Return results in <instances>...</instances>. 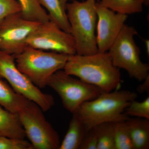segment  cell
Returning <instances> with one entry per match:
<instances>
[{
    "mask_svg": "<svg viewBox=\"0 0 149 149\" xmlns=\"http://www.w3.org/2000/svg\"><path fill=\"white\" fill-rule=\"evenodd\" d=\"M42 111L31 101L18 113L26 136L34 149H59L61 143L58 133L46 119Z\"/></svg>",
    "mask_w": 149,
    "mask_h": 149,
    "instance_id": "7",
    "label": "cell"
},
{
    "mask_svg": "<svg viewBox=\"0 0 149 149\" xmlns=\"http://www.w3.org/2000/svg\"><path fill=\"white\" fill-rule=\"evenodd\" d=\"M145 44H146V50H147V53L148 54V55H149V40H145Z\"/></svg>",
    "mask_w": 149,
    "mask_h": 149,
    "instance_id": "26",
    "label": "cell"
},
{
    "mask_svg": "<svg viewBox=\"0 0 149 149\" xmlns=\"http://www.w3.org/2000/svg\"><path fill=\"white\" fill-rule=\"evenodd\" d=\"M97 16L96 39L98 52H107L117 38L128 15L117 13L96 3Z\"/></svg>",
    "mask_w": 149,
    "mask_h": 149,
    "instance_id": "11",
    "label": "cell"
},
{
    "mask_svg": "<svg viewBox=\"0 0 149 149\" xmlns=\"http://www.w3.org/2000/svg\"><path fill=\"white\" fill-rule=\"evenodd\" d=\"M125 112L128 116L149 120V96L142 102H138L135 100L130 102Z\"/></svg>",
    "mask_w": 149,
    "mask_h": 149,
    "instance_id": "21",
    "label": "cell"
},
{
    "mask_svg": "<svg viewBox=\"0 0 149 149\" xmlns=\"http://www.w3.org/2000/svg\"><path fill=\"white\" fill-rule=\"evenodd\" d=\"M31 102L17 93L7 83L0 79V105L3 107L18 113Z\"/></svg>",
    "mask_w": 149,
    "mask_h": 149,
    "instance_id": "16",
    "label": "cell"
},
{
    "mask_svg": "<svg viewBox=\"0 0 149 149\" xmlns=\"http://www.w3.org/2000/svg\"><path fill=\"white\" fill-rule=\"evenodd\" d=\"M0 79H5L15 92L37 104L43 111L54 105L52 96L42 92L19 70L15 56L1 50Z\"/></svg>",
    "mask_w": 149,
    "mask_h": 149,
    "instance_id": "8",
    "label": "cell"
},
{
    "mask_svg": "<svg viewBox=\"0 0 149 149\" xmlns=\"http://www.w3.org/2000/svg\"><path fill=\"white\" fill-rule=\"evenodd\" d=\"M96 126L98 138L97 149H116L114 123H104Z\"/></svg>",
    "mask_w": 149,
    "mask_h": 149,
    "instance_id": "19",
    "label": "cell"
},
{
    "mask_svg": "<svg viewBox=\"0 0 149 149\" xmlns=\"http://www.w3.org/2000/svg\"><path fill=\"white\" fill-rule=\"evenodd\" d=\"M89 130L77 112L73 113L68 129L59 149H80Z\"/></svg>",
    "mask_w": 149,
    "mask_h": 149,
    "instance_id": "12",
    "label": "cell"
},
{
    "mask_svg": "<svg viewBox=\"0 0 149 149\" xmlns=\"http://www.w3.org/2000/svg\"><path fill=\"white\" fill-rule=\"evenodd\" d=\"M116 149H134L125 121L114 123Z\"/></svg>",
    "mask_w": 149,
    "mask_h": 149,
    "instance_id": "20",
    "label": "cell"
},
{
    "mask_svg": "<svg viewBox=\"0 0 149 149\" xmlns=\"http://www.w3.org/2000/svg\"><path fill=\"white\" fill-rule=\"evenodd\" d=\"M97 1H99V0H97Z\"/></svg>",
    "mask_w": 149,
    "mask_h": 149,
    "instance_id": "27",
    "label": "cell"
},
{
    "mask_svg": "<svg viewBox=\"0 0 149 149\" xmlns=\"http://www.w3.org/2000/svg\"><path fill=\"white\" fill-rule=\"evenodd\" d=\"M69 56L27 46L14 56L19 70L34 85L43 89L47 86L48 81L54 73L63 69Z\"/></svg>",
    "mask_w": 149,
    "mask_h": 149,
    "instance_id": "4",
    "label": "cell"
},
{
    "mask_svg": "<svg viewBox=\"0 0 149 149\" xmlns=\"http://www.w3.org/2000/svg\"><path fill=\"white\" fill-rule=\"evenodd\" d=\"M21 8L24 18L30 21L43 23L50 20L47 11L40 5L39 0H16Z\"/></svg>",
    "mask_w": 149,
    "mask_h": 149,
    "instance_id": "18",
    "label": "cell"
},
{
    "mask_svg": "<svg viewBox=\"0 0 149 149\" xmlns=\"http://www.w3.org/2000/svg\"><path fill=\"white\" fill-rule=\"evenodd\" d=\"M96 0L82 2L73 0L67 5L70 34L74 39L77 54L87 55L98 52L96 39Z\"/></svg>",
    "mask_w": 149,
    "mask_h": 149,
    "instance_id": "3",
    "label": "cell"
},
{
    "mask_svg": "<svg viewBox=\"0 0 149 149\" xmlns=\"http://www.w3.org/2000/svg\"><path fill=\"white\" fill-rule=\"evenodd\" d=\"M0 149H34L30 142L24 139L0 136Z\"/></svg>",
    "mask_w": 149,
    "mask_h": 149,
    "instance_id": "22",
    "label": "cell"
},
{
    "mask_svg": "<svg viewBox=\"0 0 149 149\" xmlns=\"http://www.w3.org/2000/svg\"><path fill=\"white\" fill-rule=\"evenodd\" d=\"M21 10V7L16 0H0V26L9 15Z\"/></svg>",
    "mask_w": 149,
    "mask_h": 149,
    "instance_id": "23",
    "label": "cell"
},
{
    "mask_svg": "<svg viewBox=\"0 0 149 149\" xmlns=\"http://www.w3.org/2000/svg\"><path fill=\"white\" fill-rule=\"evenodd\" d=\"M137 97V93L128 91L102 92L75 112L89 130L104 123L124 122L129 118L125 112L126 108Z\"/></svg>",
    "mask_w": 149,
    "mask_h": 149,
    "instance_id": "2",
    "label": "cell"
},
{
    "mask_svg": "<svg viewBox=\"0 0 149 149\" xmlns=\"http://www.w3.org/2000/svg\"><path fill=\"white\" fill-rule=\"evenodd\" d=\"M40 23L24 18L20 12L11 14L0 26V50L15 56L27 47L29 35Z\"/></svg>",
    "mask_w": 149,
    "mask_h": 149,
    "instance_id": "10",
    "label": "cell"
},
{
    "mask_svg": "<svg viewBox=\"0 0 149 149\" xmlns=\"http://www.w3.org/2000/svg\"><path fill=\"white\" fill-rule=\"evenodd\" d=\"M137 34L134 27L125 24L107 52L115 66L142 82L149 75V65L141 61L140 48L134 40Z\"/></svg>",
    "mask_w": 149,
    "mask_h": 149,
    "instance_id": "5",
    "label": "cell"
},
{
    "mask_svg": "<svg viewBox=\"0 0 149 149\" xmlns=\"http://www.w3.org/2000/svg\"><path fill=\"white\" fill-rule=\"evenodd\" d=\"M27 43L29 47L42 50L68 55L76 54L75 43L72 35L50 19L40 23L29 35Z\"/></svg>",
    "mask_w": 149,
    "mask_h": 149,
    "instance_id": "9",
    "label": "cell"
},
{
    "mask_svg": "<svg viewBox=\"0 0 149 149\" xmlns=\"http://www.w3.org/2000/svg\"><path fill=\"white\" fill-rule=\"evenodd\" d=\"M100 5L117 13L133 14L143 10V0H99Z\"/></svg>",
    "mask_w": 149,
    "mask_h": 149,
    "instance_id": "17",
    "label": "cell"
},
{
    "mask_svg": "<svg viewBox=\"0 0 149 149\" xmlns=\"http://www.w3.org/2000/svg\"><path fill=\"white\" fill-rule=\"evenodd\" d=\"M63 70L103 92L117 90L120 85L119 69L114 66L108 52L69 55Z\"/></svg>",
    "mask_w": 149,
    "mask_h": 149,
    "instance_id": "1",
    "label": "cell"
},
{
    "mask_svg": "<svg viewBox=\"0 0 149 149\" xmlns=\"http://www.w3.org/2000/svg\"><path fill=\"white\" fill-rule=\"evenodd\" d=\"M139 93L148 92L149 91V75L143 81V83L137 88Z\"/></svg>",
    "mask_w": 149,
    "mask_h": 149,
    "instance_id": "25",
    "label": "cell"
},
{
    "mask_svg": "<svg viewBox=\"0 0 149 149\" xmlns=\"http://www.w3.org/2000/svg\"><path fill=\"white\" fill-rule=\"evenodd\" d=\"M98 142L96 126L91 128L83 139L80 149H97Z\"/></svg>",
    "mask_w": 149,
    "mask_h": 149,
    "instance_id": "24",
    "label": "cell"
},
{
    "mask_svg": "<svg viewBox=\"0 0 149 149\" xmlns=\"http://www.w3.org/2000/svg\"><path fill=\"white\" fill-rule=\"evenodd\" d=\"M0 136L19 139L26 137L18 113L9 111L1 105Z\"/></svg>",
    "mask_w": 149,
    "mask_h": 149,
    "instance_id": "13",
    "label": "cell"
},
{
    "mask_svg": "<svg viewBox=\"0 0 149 149\" xmlns=\"http://www.w3.org/2000/svg\"><path fill=\"white\" fill-rule=\"evenodd\" d=\"M47 86L58 94L64 108L72 113L83 103L95 98L103 92L97 87L67 74L63 70L51 76Z\"/></svg>",
    "mask_w": 149,
    "mask_h": 149,
    "instance_id": "6",
    "label": "cell"
},
{
    "mask_svg": "<svg viewBox=\"0 0 149 149\" xmlns=\"http://www.w3.org/2000/svg\"><path fill=\"white\" fill-rule=\"evenodd\" d=\"M125 123L134 149H149V120L129 118Z\"/></svg>",
    "mask_w": 149,
    "mask_h": 149,
    "instance_id": "14",
    "label": "cell"
},
{
    "mask_svg": "<svg viewBox=\"0 0 149 149\" xmlns=\"http://www.w3.org/2000/svg\"><path fill=\"white\" fill-rule=\"evenodd\" d=\"M73 0H39L40 5L45 10L51 21L60 28L70 33V26L67 15V4Z\"/></svg>",
    "mask_w": 149,
    "mask_h": 149,
    "instance_id": "15",
    "label": "cell"
}]
</instances>
